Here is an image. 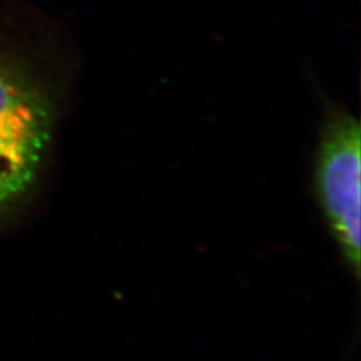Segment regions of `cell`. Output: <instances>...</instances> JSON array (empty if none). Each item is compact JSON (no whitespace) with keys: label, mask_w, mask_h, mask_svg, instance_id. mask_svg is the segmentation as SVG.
Instances as JSON below:
<instances>
[{"label":"cell","mask_w":361,"mask_h":361,"mask_svg":"<svg viewBox=\"0 0 361 361\" xmlns=\"http://www.w3.org/2000/svg\"><path fill=\"white\" fill-rule=\"evenodd\" d=\"M53 134L54 110L49 94L0 53V231L35 191Z\"/></svg>","instance_id":"obj_1"},{"label":"cell","mask_w":361,"mask_h":361,"mask_svg":"<svg viewBox=\"0 0 361 361\" xmlns=\"http://www.w3.org/2000/svg\"><path fill=\"white\" fill-rule=\"evenodd\" d=\"M361 130L358 121L338 113L326 123L316 161V188L324 214L341 252L360 274V171Z\"/></svg>","instance_id":"obj_2"}]
</instances>
